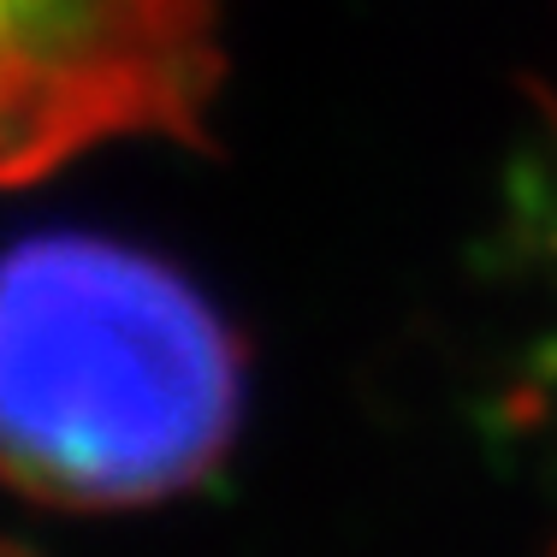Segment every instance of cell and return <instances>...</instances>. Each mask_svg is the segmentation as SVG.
<instances>
[{
	"mask_svg": "<svg viewBox=\"0 0 557 557\" xmlns=\"http://www.w3.org/2000/svg\"><path fill=\"white\" fill-rule=\"evenodd\" d=\"M244 428L232 321L149 249L48 232L0 256V486L48 510L196 493Z\"/></svg>",
	"mask_w": 557,
	"mask_h": 557,
	"instance_id": "cell-1",
	"label": "cell"
},
{
	"mask_svg": "<svg viewBox=\"0 0 557 557\" xmlns=\"http://www.w3.org/2000/svg\"><path fill=\"white\" fill-rule=\"evenodd\" d=\"M220 0H0V184L113 137L196 131Z\"/></svg>",
	"mask_w": 557,
	"mask_h": 557,
	"instance_id": "cell-2",
	"label": "cell"
}]
</instances>
